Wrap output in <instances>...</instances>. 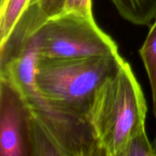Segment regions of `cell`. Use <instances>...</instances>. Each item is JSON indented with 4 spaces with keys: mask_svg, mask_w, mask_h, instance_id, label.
Segmentation results:
<instances>
[{
    "mask_svg": "<svg viewBox=\"0 0 156 156\" xmlns=\"http://www.w3.org/2000/svg\"><path fill=\"white\" fill-rule=\"evenodd\" d=\"M21 91L31 114L33 156L103 155L88 119L53 105L38 92L36 86Z\"/></svg>",
    "mask_w": 156,
    "mask_h": 156,
    "instance_id": "obj_3",
    "label": "cell"
},
{
    "mask_svg": "<svg viewBox=\"0 0 156 156\" xmlns=\"http://www.w3.org/2000/svg\"><path fill=\"white\" fill-rule=\"evenodd\" d=\"M140 54L150 82L153 114L156 117V18L140 50Z\"/></svg>",
    "mask_w": 156,
    "mask_h": 156,
    "instance_id": "obj_8",
    "label": "cell"
},
{
    "mask_svg": "<svg viewBox=\"0 0 156 156\" xmlns=\"http://www.w3.org/2000/svg\"><path fill=\"white\" fill-rule=\"evenodd\" d=\"M153 148H154V152H155V156H156V136H155V142H154Z\"/></svg>",
    "mask_w": 156,
    "mask_h": 156,
    "instance_id": "obj_13",
    "label": "cell"
},
{
    "mask_svg": "<svg viewBox=\"0 0 156 156\" xmlns=\"http://www.w3.org/2000/svg\"><path fill=\"white\" fill-rule=\"evenodd\" d=\"M40 58L101 56L118 53L117 44L89 15L64 11L47 18L33 34Z\"/></svg>",
    "mask_w": 156,
    "mask_h": 156,
    "instance_id": "obj_4",
    "label": "cell"
},
{
    "mask_svg": "<svg viewBox=\"0 0 156 156\" xmlns=\"http://www.w3.org/2000/svg\"><path fill=\"white\" fill-rule=\"evenodd\" d=\"M47 18L34 0L24 10L8 37L0 42V66L15 57Z\"/></svg>",
    "mask_w": 156,
    "mask_h": 156,
    "instance_id": "obj_6",
    "label": "cell"
},
{
    "mask_svg": "<svg viewBox=\"0 0 156 156\" xmlns=\"http://www.w3.org/2000/svg\"><path fill=\"white\" fill-rule=\"evenodd\" d=\"M124 62L119 53L65 59L39 57L35 86L38 92L53 105L88 119L97 90L118 71Z\"/></svg>",
    "mask_w": 156,
    "mask_h": 156,
    "instance_id": "obj_2",
    "label": "cell"
},
{
    "mask_svg": "<svg viewBox=\"0 0 156 156\" xmlns=\"http://www.w3.org/2000/svg\"><path fill=\"white\" fill-rule=\"evenodd\" d=\"M64 11L92 16V2L91 0H66Z\"/></svg>",
    "mask_w": 156,
    "mask_h": 156,
    "instance_id": "obj_12",
    "label": "cell"
},
{
    "mask_svg": "<svg viewBox=\"0 0 156 156\" xmlns=\"http://www.w3.org/2000/svg\"><path fill=\"white\" fill-rule=\"evenodd\" d=\"M47 18L55 16L65 10L66 0H34Z\"/></svg>",
    "mask_w": 156,
    "mask_h": 156,
    "instance_id": "obj_11",
    "label": "cell"
},
{
    "mask_svg": "<svg viewBox=\"0 0 156 156\" xmlns=\"http://www.w3.org/2000/svg\"><path fill=\"white\" fill-rule=\"evenodd\" d=\"M30 117L23 93L0 76V156H33Z\"/></svg>",
    "mask_w": 156,
    "mask_h": 156,
    "instance_id": "obj_5",
    "label": "cell"
},
{
    "mask_svg": "<svg viewBox=\"0 0 156 156\" xmlns=\"http://www.w3.org/2000/svg\"><path fill=\"white\" fill-rule=\"evenodd\" d=\"M147 105L142 88L125 61L96 91L88 119L105 156H120L128 140L146 129Z\"/></svg>",
    "mask_w": 156,
    "mask_h": 156,
    "instance_id": "obj_1",
    "label": "cell"
},
{
    "mask_svg": "<svg viewBox=\"0 0 156 156\" xmlns=\"http://www.w3.org/2000/svg\"><path fill=\"white\" fill-rule=\"evenodd\" d=\"M120 156H155L153 146L149 142L146 129L128 140Z\"/></svg>",
    "mask_w": 156,
    "mask_h": 156,
    "instance_id": "obj_10",
    "label": "cell"
},
{
    "mask_svg": "<svg viewBox=\"0 0 156 156\" xmlns=\"http://www.w3.org/2000/svg\"><path fill=\"white\" fill-rule=\"evenodd\" d=\"M123 18L136 25L150 26L156 18V0H111Z\"/></svg>",
    "mask_w": 156,
    "mask_h": 156,
    "instance_id": "obj_7",
    "label": "cell"
},
{
    "mask_svg": "<svg viewBox=\"0 0 156 156\" xmlns=\"http://www.w3.org/2000/svg\"><path fill=\"white\" fill-rule=\"evenodd\" d=\"M31 0H0V42L5 41Z\"/></svg>",
    "mask_w": 156,
    "mask_h": 156,
    "instance_id": "obj_9",
    "label": "cell"
}]
</instances>
